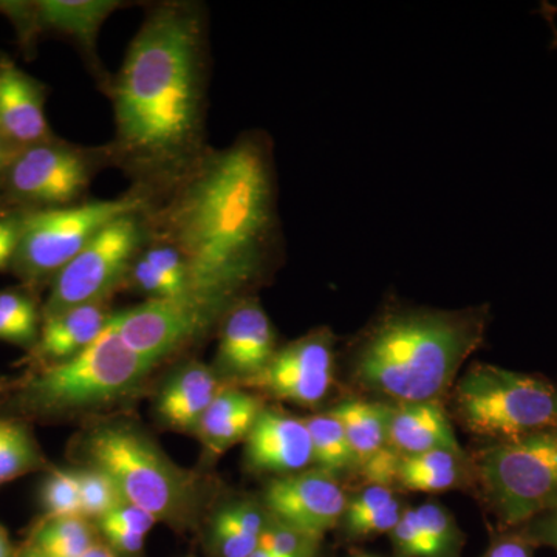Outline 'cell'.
Returning a JSON list of instances; mask_svg holds the SVG:
<instances>
[{
    "label": "cell",
    "mask_w": 557,
    "mask_h": 557,
    "mask_svg": "<svg viewBox=\"0 0 557 557\" xmlns=\"http://www.w3.org/2000/svg\"><path fill=\"white\" fill-rule=\"evenodd\" d=\"M336 336L327 327L277 348L267 368L239 387L278 401L313 408L329 397L335 383Z\"/></svg>",
    "instance_id": "7c38bea8"
},
{
    "label": "cell",
    "mask_w": 557,
    "mask_h": 557,
    "mask_svg": "<svg viewBox=\"0 0 557 557\" xmlns=\"http://www.w3.org/2000/svg\"><path fill=\"white\" fill-rule=\"evenodd\" d=\"M405 509L406 505L397 496L383 507L370 509L359 516H348V518L346 516L338 527L341 536L348 544H355V542L369 541V539L388 534L397 527Z\"/></svg>",
    "instance_id": "1f68e13d"
},
{
    "label": "cell",
    "mask_w": 557,
    "mask_h": 557,
    "mask_svg": "<svg viewBox=\"0 0 557 557\" xmlns=\"http://www.w3.org/2000/svg\"><path fill=\"white\" fill-rule=\"evenodd\" d=\"M13 153L14 150L10 148L9 143L0 135V201L3 200V186H5L7 170H9Z\"/></svg>",
    "instance_id": "74e56055"
},
{
    "label": "cell",
    "mask_w": 557,
    "mask_h": 557,
    "mask_svg": "<svg viewBox=\"0 0 557 557\" xmlns=\"http://www.w3.org/2000/svg\"><path fill=\"white\" fill-rule=\"evenodd\" d=\"M73 457L81 467L100 469L116 483L124 500L175 530L199 525L218 496L212 480L178 467L131 421L91 424L73 442Z\"/></svg>",
    "instance_id": "277c9868"
},
{
    "label": "cell",
    "mask_w": 557,
    "mask_h": 557,
    "mask_svg": "<svg viewBox=\"0 0 557 557\" xmlns=\"http://www.w3.org/2000/svg\"><path fill=\"white\" fill-rule=\"evenodd\" d=\"M46 98L44 84L0 54V135L14 152L54 137Z\"/></svg>",
    "instance_id": "e0dca14e"
},
{
    "label": "cell",
    "mask_w": 557,
    "mask_h": 557,
    "mask_svg": "<svg viewBox=\"0 0 557 557\" xmlns=\"http://www.w3.org/2000/svg\"><path fill=\"white\" fill-rule=\"evenodd\" d=\"M249 557H322L321 555H309V556H285V555H276V553L265 552V549H258L255 555Z\"/></svg>",
    "instance_id": "60d3db41"
},
{
    "label": "cell",
    "mask_w": 557,
    "mask_h": 557,
    "mask_svg": "<svg viewBox=\"0 0 557 557\" xmlns=\"http://www.w3.org/2000/svg\"><path fill=\"white\" fill-rule=\"evenodd\" d=\"M468 461L471 482L498 530L557 509V428L485 443Z\"/></svg>",
    "instance_id": "52a82bcc"
},
{
    "label": "cell",
    "mask_w": 557,
    "mask_h": 557,
    "mask_svg": "<svg viewBox=\"0 0 557 557\" xmlns=\"http://www.w3.org/2000/svg\"><path fill=\"white\" fill-rule=\"evenodd\" d=\"M42 309H39L32 289H2L0 292V341L30 351L39 338Z\"/></svg>",
    "instance_id": "4316f807"
},
{
    "label": "cell",
    "mask_w": 557,
    "mask_h": 557,
    "mask_svg": "<svg viewBox=\"0 0 557 557\" xmlns=\"http://www.w3.org/2000/svg\"><path fill=\"white\" fill-rule=\"evenodd\" d=\"M259 548L285 556L321 555L322 539L310 536L287 523L278 522L271 516Z\"/></svg>",
    "instance_id": "d6a6232c"
},
{
    "label": "cell",
    "mask_w": 557,
    "mask_h": 557,
    "mask_svg": "<svg viewBox=\"0 0 557 557\" xmlns=\"http://www.w3.org/2000/svg\"><path fill=\"white\" fill-rule=\"evenodd\" d=\"M223 386L214 369L200 361L185 362L161 386L157 418L171 431L196 435L201 417Z\"/></svg>",
    "instance_id": "d6986e66"
},
{
    "label": "cell",
    "mask_w": 557,
    "mask_h": 557,
    "mask_svg": "<svg viewBox=\"0 0 557 557\" xmlns=\"http://www.w3.org/2000/svg\"><path fill=\"white\" fill-rule=\"evenodd\" d=\"M148 203V197L138 190L123 199L22 211L20 242L10 270L33 292L51 282L110 222Z\"/></svg>",
    "instance_id": "ba28073f"
},
{
    "label": "cell",
    "mask_w": 557,
    "mask_h": 557,
    "mask_svg": "<svg viewBox=\"0 0 557 557\" xmlns=\"http://www.w3.org/2000/svg\"><path fill=\"white\" fill-rule=\"evenodd\" d=\"M260 502L278 522L324 541L329 531L339 527L348 497L338 479L310 468L271 479Z\"/></svg>",
    "instance_id": "4fadbf2b"
},
{
    "label": "cell",
    "mask_w": 557,
    "mask_h": 557,
    "mask_svg": "<svg viewBox=\"0 0 557 557\" xmlns=\"http://www.w3.org/2000/svg\"><path fill=\"white\" fill-rule=\"evenodd\" d=\"M545 10L549 11V13L555 14L557 16V5H552V3H542ZM553 35H555V39H553V47H557V28L552 27Z\"/></svg>",
    "instance_id": "b9f144b4"
},
{
    "label": "cell",
    "mask_w": 557,
    "mask_h": 557,
    "mask_svg": "<svg viewBox=\"0 0 557 557\" xmlns=\"http://www.w3.org/2000/svg\"><path fill=\"white\" fill-rule=\"evenodd\" d=\"M120 5L113 0L0 2V13L16 28L22 47H32L42 33H58L94 57L102 24Z\"/></svg>",
    "instance_id": "9a60e30c"
},
{
    "label": "cell",
    "mask_w": 557,
    "mask_h": 557,
    "mask_svg": "<svg viewBox=\"0 0 557 557\" xmlns=\"http://www.w3.org/2000/svg\"><path fill=\"white\" fill-rule=\"evenodd\" d=\"M116 137L109 159L139 193L164 190L205 156L207 28L189 3L156 7L110 86Z\"/></svg>",
    "instance_id": "7a4b0ae2"
},
{
    "label": "cell",
    "mask_w": 557,
    "mask_h": 557,
    "mask_svg": "<svg viewBox=\"0 0 557 557\" xmlns=\"http://www.w3.org/2000/svg\"><path fill=\"white\" fill-rule=\"evenodd\" d=\"M49 468L28 421L0 417V486Z\"/></svg>",
    "instance_id": "d4e9b609"
},
{
    "label": "cell",
    "mask_w": 557,
    "mask_h": 557,
    "mask_svg": "<svg viewBox=\"0 0 557 557\" xmlns=\"http://www.w3.org/2000/svg\"><path fill=\"white\" fill-rule=\"evenodd\" d=\"M146 209L110 222L51 278L42 319L83 304L109 300L115 289L126 284L132 262L149 240Z\"/></svg>",
    "instance_id": "9c48e42d"
},
{
    "label": "cell",
    "mask_w": 557,
    "mask_h": 557,
    "mask_svg": "<svg viewBox=\"0 0 557 557\" xmlns=\"http://www.w3.org/2000/svg\"><path fill=\"white\" fill-rule=\"evenodd\" d=\"M21 209L0 211V271L10 269L21 234Z\"/></svg>",
    "instance_id": "d590c367"
},
{
    "label": "cell",
    "mask_w": 557,
    "mask_h": 557,
    "mask_svg": "<svg viewBox=\"0 0 557 557\" xmlns=\"http://www.w3.org/2000/svg\"><path fill=\"white\" fill-rule=\"evenodd\" d=\"M152 370L110 321L76 357L30 370L11 388L2 410L5 417L42 423L101 412L135 398Z\"/></svg>",
    "instance_id": "5b68a950"
},
{
    "label": "cell",
    "mask_w": 557,
    "mask_h": 557,
    "mask_svg": "<svg viewBox=\"0 0 557 557\" xmlns=\"http://www.w3.org/2000/svg\"><path fill=\"white\" fill-rule=\"evenodd\" d=\"M344 429L357 469L388 446L391 406L372 399L348 398L329 410Z\"/></svg>",
    "instance_id": "cb8c5ba5"
},
{
    "label": "cell",
    "mask_w": 557,
    "mask_h": 557,
    "mask_svg": "<svg viewBox=\"0 0 557 557\" xmlns=\"http://www.w3.org/2000/svg\"><path fill=\"white\" fill-rule=\"evenodd\" d=\"M104 159L109 152L79 148L54 137L16 150L7 170L2 201L21 211L78 205Z\"/></svg>",
    "instance_id": "30bf717a"
},
{
    "label": "cell",
    "mask_w": 557,
    "mask_h": 557,
    "mask_svg": "<svg viewBox=\"0 0 557 557\" xmlns=\"http://www.w3.org/2000/svg\"><path fill=\"white\" fill-rule=\"evenodd\" d=\"M519 528L534 547H548L557 552V509L542 512Z\"/></svg>",
    "instance_id": "8d00e7d4"
},
{
    "label": "cell",
    "mask_w": 557,
    "mask_h": 557,
    "mask_svg": "<svg viewBox=\"0 0 557 557\" xmlns=\"http://www.w3.org/2000/svg\"><path fill=\"white\" fill-rule=\"evenodd\" d=\"M416 509L421 530L420 557H463L467 536L449 509L435 500Z\"/></svg>",
    "instance_id": "f1b7e54d"
},
{
    "label": "cell",
    "mask_w": 557,
    "mask_h": 557,
    "mask_svg": "<svg viewBox=\"0 0 557 557\" xmlns=\"http://www.w3.org/2000/svg\"><path fill=\"white\" fill-rule=\"evenodd\" d=\"M234 304L201 296L146 299L131 309L115 311L112 321L127 347L156 369L164 359L203 338L209 330L218 329Z\"/></svg>",
    "instance_id": "8fae6325"
},
{
    "label": "cell",
    "mask_w": 557,
    "mask_h": 557,
    "mask_svg": "<svg viewBox=\"0 0 557 557\" xmlns=\"http://www.w3.org/2000/svg\"><path fill=\"white\" fill-rule=\"evenodd\" d=\"M471 482L467 454L435 449L401 458L397 485L413 493H445Z\"/></svg>",
    "instance_id": "603a6c76"
},
{
    "label": "cell",
    "mask_w": 557,
    "mask_h": 557,
    "mask_svg": "<svg viewBox=\"0 0 557 557\" xmlns=\"http://www.w3.org/2000/svg\"><path fill=\"white\" fill-rule=\"evenodd\" d=\"M449 398L460 426L486 443L557 428V384L544 376L474 362Z\"/></svg>",
    "instance_id": "8992f818"
},
{
    "label": "cell",
    "mask_w": 557,
    "mask_h": 557,
    "mask_svg": "<svg viewBox=\"0 0 557 557\" xmlns=\"http://www.w3.org/2000/svg\"><path fill=\"white\" fill-rule=\"evenodd\" d=\"M490 307L437 310L387 304L348 347L354 384L392 405L443 403L485 341Z\"/></svg>",
    "instance_id": "3957f363"
},
{
    "label": "cell",
    "mask_w": 557,
    "mask_h": 557,
    "mask_svg": "<svg viewBox=\"0 0 557 557\" xmlns=\"http://www.w3.org/2000/svg\"><path fill=\"white\" fill-rule=\"evenodd\" d=\"M0 557H16V549L7 533L5 528L0 525Z\"/></svg>",
    "instance_id": "f35d334b"
},
{
    "label": "cell",
    "mask_w": 557,
    "mask_h": 557,
    "mask_svg": "<svg viewBox=\"0 0 557 557\" xmlns=\"http://www.w3.org/2000/svg\"><path fill=\"white\" fill-rule=\"evenodd\" d=\"M388 446L403 457L435 449L463 453L443 403L391 405Z\"/></svg>",
    "instance_id": "44dd1931"
},
{
    "label": "cell",
    "mask_w": 557,
    "mask_h": 557,
    "mask_svg": "<svg viewBox=\"0 0 557 557\" xmlns=\"http://www.w3.org/2000/svg\"><path fill=\"white\" fill-rule=\"evenodd\" d=\"M304 420L310 432L314 468L336 479L346 472L357 471V463L344 429L332 413H317Z\"/></svg>",
    "instance_id": "484cf974"
},
{
    "label": "cell",
    "mask_w": 557,
    "mask_h": 557,
    "mask_svg": "<svg viewBox=\"0 0 557 557\" xmlns=\"http://www.w3.org/2000/svg\"><path fill=\"white\" fill-rule=\"evenodd\" d=\"M16 557H44L40 555V552L38 548L35 547V545H28L27 548L24 549V552L21 553L20 556Z\"/></svg>",
    "instance_id": "7bdbcfd3"
},
{
    "label": "cell",
    "mask_w": 557,
    "mask_h": 557,
    "mask_svg": "<svg viewBox=\"0 0 557 557\" xmlns=\"http://www.w3.org/2000/svg\"><path fill=\"white\" fill-rule=\"evenodd\" d=\"M536 547L519 527L491 530L490 544L480 557H534Z\"/></svg>",
    "instance_id": "836d02e7"
},
{
    "label": "cell",
    "mask_w": 557,
    "mask_h": 557,
    "mask_svg": "<svg viewBox=\"0 0 557 557\" xmlns=\"http://www.w3.org/2000/svg\"><path fill=\"white\" fill-rule=\"evenodd\" d=\"M79 482L81 516L98 522L123 504L124 497L116 483L100 469L83 467L76 469Z\"/></svg>",
    "instance_id": "f546056e"
},
{
    "label": "cell",
    "mask_w": 557,
    "mask_h": 557,
    "mask_svg": "<svg viewBox=\"0 0 557 557\" xmlns=\"http://www.w3.org/2000/svg\"><path fill=\"white\" fill-rule=\"evenodd\" d=\"M271 515L262 502L251 497L233 498L212 511L208 544L214 557H249L260 547Z\"/></svg>",
    "instance_id": "7402d4cb"
},
{
    "label": "cell",
    "mask_w": 557,
    "mask_h": 557,
    "mask_svg": "<svg viewBox=\"0 0 557 557\" xmlns=\"http://www.w3.org/2000/svg\"><path fill=\"white\" fill-rule=\"evenodd\" d=\"M355 557H375V556H369V555H358V556H355Z\"/></svg>",
    "instance_id": "ee69618b"
},
{
    "label": "cell",
    "mask_w": 557,
    "mask_h": 557,
    "mask_svg": "<svg viewBox=\"0 0 557 557\" xmlns=\"http://www.w3.org/2000/svg\"><path fill=\"white\" fill-rule=\"evenodd\" d=\"M30 544L44 557H83L97 544V527L84 518L44 519Z\"/></svg>",
    "instance_id": "83f0119b"
},
{
    "label": "cell",
    "mask_w": 557,
    "mask_h": 557,
    "mask_svg": "<svg viewBox=\"0 0 557 557\" xmlns=\"http://www.w3.org/2000/svg\"><path fill=\"white\" fill-rule=\"evenodd\" d=\"M83 557H116L115 553L112 552L108 547V545L104 544V542H98L89 549V552L86 553Z\"/></svg>",
    "instance_id": "ab89813d"
},
{
    "label": "cell",
    "mask_w": 557,
    "mask_h": 557,
    "mask_svg": "<svg viewBox=\"0 0 557 557\" xmlns=\"http://www.w3.org/2000/svg\"><path fill=\"white\" fill-rule=\"evenodd\" d=\"M95 523H102V525H112L121 528V530L132 531V533L143 534L148 536L149 531L152 530L157 523V519L149 515L145 509L132 505L129 502H123L120 507L110 511L104 518Z\"/></svg>",
    "instance_id": "e575fe53"
},
{
    "label": "cell",
    "mask_w": 557,
    "mask_h": 557,
    "mask_svg": "<svg viewBox=\"0 0 557 557\" xmlns=\"http://www.w3.org/2000/svg\"><path fill=\"white\" fill-rule=\"evenodd\" d=\"M276 330L259 299L247 296L231 307L219 325L212 369L225 384L240 386L267 368L277 351Z\"/></svg>",
    "instance_id": "5bb4252c"
},
{
    "label": "cell",
    "mask_w": 557,
    "mask_h": 557,
    "mask_svg": "<svg viewBox=\"0 0 557 557\" xmlns=\"http://www.w3.org/2000/svg\"><path fill=\"white\" fill-rule=\"evenodd\" d=\"M189 557H193V556H189Z\"/></svg>",
    "instance_id": "f6af8a7d"
},
{
    "label": "cell",
    "mask_w": 557,
    "mask_h": 557,
    "mask_svg": "<svg viewBox=\"0 0 557 557\" xmlns=\"http://www.w3.org/2000/svg\"><path fill=\"white\" fill-rule=\"evenodd\" d=\"M39 497L46 519L83 518L76 469H51L40 486Z\"/></svg>",
    "instance_id": "4dcf8cb0"
},
{
    "label": "cell",
    "mask_w": 557,
    "mask_h": 557,
    "mask_svg": "<svg viewBox=\"0 0 557 557\" xmlns=\"http://www.w3.org/2000/svg\"><path fill=\"white\" fill-rule=\"evenodd\" d=\"M263 409L265 405L258 394L225 384L212 399L196 431L205 456L218 458L237 443L245 442Z\"/></svg>",
    "instance_id": "ffe728a7"
},
{
    "label": "cell",
    "mask_w": 557,
    "mask_h": 557,
    "mask_svg": "<svg viewBox=\"0 0 557 557\" xmlns=\"http://www.w3.org/2000/svg\"><path fill=\"white\" fill-rule=\"evenodd\" d=\"M146 209L150 237L178 249L190 295L237 302L270 276L281 255L276 172L270 139L242 135L207 150Z\"/></svg>",
    "instance_id": "6da1fadb"
},
{
    "label": "cell",
    "mask_w": 557,
    "mask_h": 557,
    "mask_svg": "<svg viewBox=\"0 0 557 557\" xmlns=\"http://www.w3.org/2000/svg\"><path fill=\"white\" fill-rule=\"evenodd\" d=\"M245 465L258 474L274 478L298 474L313 465V449L306 420L265 408L245 440Z\"/></svg>",
    "instance_id": "2e32d148"
},
{
    "label": "cell",
    "mask_w": 557,
    "mask_h": 557,
    "mask_svg": "<svg viewBox=\"0 0 557 557\" xmlns=\"http://www.w3.org/2000/svg\"><path fill=\"white\" fill-rule=\"evenodd\" d=\"M109 300L83 304L44 318L36 346L27 351L25 362L30 370L58 364L76 357L91 346L109 327L115 311L110 310Z\"/></svg>",
    "instance_id": "ac0fdd59"
}]
</instances>
